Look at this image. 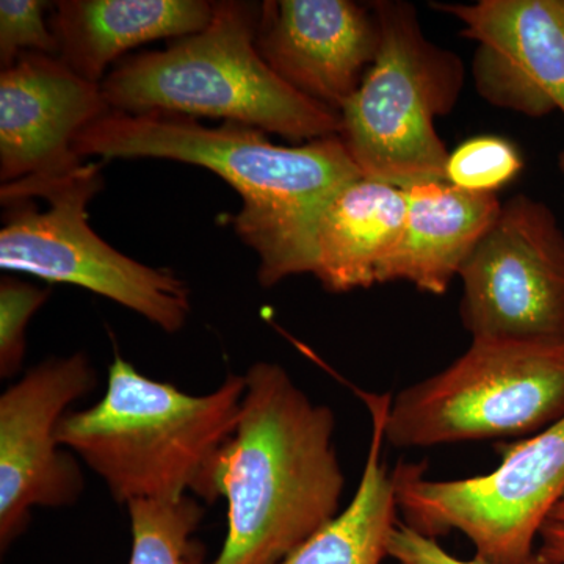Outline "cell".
<instances>
[{
	"mask_svg": "<svg viewBox=\"0 0 564 564\" xmlns=\"http://www.w3.org/2000/svg\"><path fill=\"white\" fill-rule=\"evenodd\" d=\"M85 158L166 159L204 166L239 193L234 231L259 258L258 278L273 288L313 274L315 236L337 193L362 177L339 135L280 147L239 122L207 128L170 111L110 110L74 140Z\"/></svg>",
	"mask_w": 564,
	"mask_h": 564,
	"instance_id": "6da1fadb",
	"label": "cell"
},
{
	"mask_svg": "<svg viewBox=\"0 0 564 564\" xmlns=\"http://www.w3.org/2000/svg\"><path fill=\"white\" fill-rule=\"evenodd\" d=\"M104 187L101 163H84L50 181L2 185L0 267L47 282L73 284L140 314L169 334L191 314L188 285L172 270L152 269L115 250L88 225L87 206Z\"/></svg>",
	"mask_w": 564,
	"mask_h": 564,
	"instance_id": "52a82bcc",
	"label": "cell"
},
{
	"mask_svg": "<svg viewBox=\"0 0 564 564\" xmlns=\"http://www.w3.org/2000/svg\"><path fill=\"white\" fill-rule=\"evenodd\" d=\"M403 188L359 177L337 193L315 236L313 274L333 293L369 289L402 236Z\"/></svg>",
	"mask_w": 564,
	"mask_h": 564,
	"instance_id": "2e32d148",
	"label": "cell"
},
{
	"mask_svg": "<svg viewBox=\"0 0 564 564\" xmlns=\"http://www.w3.org/2000/svg\"><path fill=\"white\" fill-rule=\"evenodd\" d=\"M98 375L84 352L51 358L0 397V547L24 533L35 507L79 499L84 475L57 440L66 410L90 393Z\"/></svg>",
	"mask_w": 564,
	"mask_h": 564,
	"instance_id": "30bf717a",
	"label": "cell"
},
{
	"mask_svg": "<svg viewBox=\"0 0 564 564\" xmlns=\"http://www.w3.org/2000/svg\"><path fill=\"white\" fill-rule=\"evenodd\" d=\"M102 85L57 55L22 54L0 74V181H50L84 165L74 140L110 111Z\"/></svg>",
	"mask_w": 564,
	"mask_h": 564,
	"instance_id": "7c38bea8",
	"label": "cell"
},
{
	"mask_svg": "<svg viewBox=\"0 0 564 564\" xmlns=\"http://www.w3.org/2000/svg\"><path fill=\"white\" fill-rule=\"evenodd\" d=\"M372 415V440L350 505L280 564H381L395 530V489L383 462L384 421L391 395L359 391Z\"/></svg>",
	"mask_w": 564,
	"mask_h": 564,
	"instance_id": "e0dca14e",
	"label": "cell"
},
{
	"mask_svg": "<svg viewBox=\"0 0 564 564\" xmlns=\"http://www.w3.org/2000/svg\"><path fill=\"white\" fill-rule=\"evenodd\" d=\"M46 2L2 0L0 2V66L9 69L28 52L58 55V44L44 20Z\"/></svg>",
	"mask_w": 564,
	"mask_h": 564,
	"instance_id": "44dd1931",
	"label": "cell"
},
{
	"mask_svg": "<svg viewBox=\"0 0 564 564\" xmlns=\"http://www.w3.org/2000/svg\"><path fill=\"white\" fill-rule=\"evenodd\" d=\"M259 10L215 2L203 31L124 58L101 84L110 109L220 118L302 144L339 135V111L300 95L263 62L256 47Z\"/></svg>",
	"mask_w": 564,
	"mask_h": 564,
	"instance_id": "277c9868",
	"label": "cell"
},
{
	"mask_svg": "<svg viewBox=\"0 0 564 564\" xmlns=\"http://www.w3.org/2000/svg\"><path fill=\"white\" fill-rule=\"evenodd\" d=\"M463 24L478 44L475 90L497 109L529 118L564 115V0H480L432 3ZM564 174V150L558 155Z\"/></svg>",
	"mask_w": 564,
	"mask_h": 564,
	"instance_id": "8fae6325",
	"label": "cell"
},
{
	"mask_svg": "<svg viewBox=\"0 0 564 564\" xmlns=\"http://www.w3.org/2000/svg\"><path fill=\"white\" fill-rule=\"evenodd\" d=\"M458 278L470 336H564V231L547 204L524 193L502 203Z\"/></svg>",
	"mask_w": 564,
	"mask_h": 564,
	"instance_id": "9c48e42d",
	"label": "cell"
},
{
	"mask_svg": "<svg viewBox=\"0 0 564 564\" xmlns=\"http://www.w3.org/2000/svg\"><path fill=\"white\" fill-rule=\"evenodd\" d=\"M243 377L239 423L214 470L228 530L203 564H280L339 514L345 477L332 408L314 403L278 364L256 362Z\"/></svg>",
	"mask_w": 564,
	"mask_h": 564,
	"instance_id": "7a4b0ae2",
	"label": "cell"
},
{
	"mask_svg": "<svg viewBox=\"0 0 564 564\" xmlns=\"http://www.w3.org/2000/svg\"><path fill=\"white\" fill-rule=\"evenodd\" d=\"M536 555L549 564H564V496L545 518L540 530Z\"/></svg>",
	"mask_w": 564,
	"mask_h": 564,
	"instance_id": "603a6c76",
	"label": "cell"
},
{
	"mask_svg": "<svg viewBox=\"0 0 564 564\" xmlns=\"http://www.w3.org/2000/svg\"><path fill=\"white\" fill-rule=\"evenodd\" d=\"M47 296L50 289H40L17 278L0 281V377L11 378L20 372L25 328Z\"/></svg>",
	"mask_w": 564,
	"mask_h": 564,
	"instance_id": "ffe728a7",
	"label": "cell"
},
{
	"mask_svg": "<svg viewBox=\"0 0 564 564\" xmlns=\"http://www.w3.org/2000/svg\"><path fill=\"white\" fill-rule=\"evenodd\" d=\"M206 0H61L50 25L65 65L102 84L126 52L154 40H177L203 31L214 17Z\"/></svg>",
	"mask_w": 564,
	"mask_h": 564,
	"instance_id": "9a60e30c",
	"label": "cell"
},
{
	"mask_svg": "<svg viewBox=\"0 0 564 564\" xmlns=\"http://www.w3.org/2000/svg\"><path fill=\"white\" fill-rule=\"evenodd\" d=\"M389 556L395 560L397 564H491L480 562V560H463L458 556L448 554L447 551L437 543V540L422 536L410 527L399 522L391 534L388 547ZM525 564H549L540 556L534 555Z\"/></svg>",
	"mask_w": 564,
	"mask_h": 564,
	"instance_id": "7402d4cb",
	"label": "cell"
},
{
	"mask_svg": "<svg viewBox=\"0 0 564 564\" xmlns=\"http://www.w3.org/2000/svg\"><path fill=\"white\" fill-rule=\"evenodd\" d=\"M131 516L132 552L128 564H203L192 540L202 524V505L184 496L172 500H135Z\"/></svg>",
	"mask_w": 564,
	"mask_h": 564,
	"instance_id": "ac0fdd59",
	"label": "cell"
},
{
	"mask_svg": "<svg viewBox=\"0 0 564 564\" xmlns=\"http://www.w3.org/2000/svg\"><path fill=\"white\" fill-rule=\"evenodd\" d=\"M524 161L511 141L478 135L451 152L445 182L466 192L496 193L521 174Z\"/></svg>",
	"mask_w": 564,
	"mask_h": 564,
	"instance_id": "d6986e66",
	"label": "cell"
},
{
	"mask_svg": "<svg viewBox=\"0 0 564 564\" xmlns=\"http://www.w3.org/2000/svg\"><path fill=\"white\" fill-rule=\"evenodd\" d=\"M256 47L289 87L340 113L377 61L380 21L350 0L263 2Z\"/></svg>",
	"mask_w": 564,
	"mask_h": 564,
	"instance_id": "4fadbf2b",
	"label": "cell"
},
{
	"mask_svg": "<svg viewBox=\"0 0 564 564\" xmlns=\"http://www.w3.org/2000/svg\"><path fill=\"white\" fill-rule=\"evenodd\" d=\"M370 7L380 21L381 47L340 110V140L367 180L403 191L445 182L451 152L434 122L462 98V57L426 39L413 3L377 0Z\"/></svg>",
	"mask_w": 564,
	"mask_h": 564,
	"instance_id": "5b68a950",
	"label": "cell"
},
{
	"mask_svg": "<svg viewBox=\"0 0 564 564\" xmlns=\"http://www.w3.org/2000/svg\"><path fill=\"white\" fill-rule=\"evenodd\" d=\"M402 236L388 256L378 284L403 281L444 295L502 209L496 193L462 191L447 182L408 188Z\"/></svg>",
	"mask_w": 564,
	"mask_h": 564,
	"instance_id": "5bb4252c",
	"label": "cell"
},
{
	"mask_svg": "<svg viewBox=\"0 0 564 564\" xmlns=\"http://www.w3.org/2000/svg\"><path fill=\"white\" fill-rule=\"evenodd\" d=\"M564 417V336L473 337L441 372L391 400L384 441L430 448L530 437Z\"/></svg>",
	"mask_w": 564,
	"mask_h": 564,
	"instance_id": "8992f818",
	"label": "cell"
},
{
	"mask_svg": "<svg viewBox=\"0 0 564 564\" xmlns=\"http://www.w3.org/2000/svg\"><path fill=\"white\" fill-rule=\"evenodd\" d=\"M243 375L206 395L151 380L117 355L95 406L66 414L57 440L106 481L117 502L195 494L214 502V470L240 417Z\"/></svg>",
	"mask_w": 564,
	"mask_h": 564,
	"instance_id": "3957f363",
	"label": "cell"
},
{
	"mask_svg": "<svg viewBox=\"0 0 564 564\" xmlns=\"http://www.w3.org/2000/svg\"><path fill=\"white\" fill-rule=\"evenodd\" d=\"M403 524L422 536L463 533L474 558L525 564L545 518L564 496V417L503 448L492 473L462 480H433L422 463H400L392 473Z\"/></svg>",
	"mask_w": 564,
	"mask_h": 564,
	"instance_id": "ba28073f",
	"label": "cell"
}]
</instances>
